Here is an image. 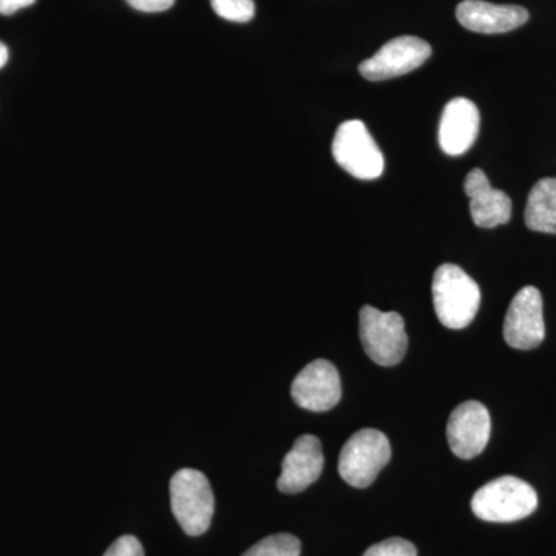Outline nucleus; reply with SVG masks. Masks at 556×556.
<instances>
[{
	"label": "nucleus",
	"instance_id": "nucleus-1",
	"mask_svg": "<svg viewBox=\"0 0 556 556\" xmlns=\"http://www.w3.org/2000/svg\"><path fill=\"white\" fill-rule=\"evenodd\" d=\"M433 305L439 321L448 329H464L477 317L481 289L456 265L439 266L433 276Z\"/></svg>",
	"mask_w": 556,
	"mask_h": 556
},
{
	"label": "nucleus",
	"instance_id": "nucleus-2",
	"mask_svg": "<svg viewBox=\"0 0 556 556\" xmlns=\"http://www.w3.org/2000/svg\"><path fill=\"white\" fill-rule=\"evenodd\" d=\"M538 507L532 485L515 477H501L482 485L471 500V510L486 522H515L530 517Z\"/></svg>",
	"mask_w": 556,
	"mask_h": 556
},
{
	"label": "nucleus",
	"instance_id": "nucleus-3",
	"mask_svg": "<svg viewBox=\"0 0 556 556\" xmlns=\"http://www.w3.org/2000/svg\"><path fill=\"white\" fill-rule=\"evenodd\" d=\"M172 511L189 536H200L211 527L215 500L207 478L193 468H181L170 479Z\"/></svg>",
	"mask_w": 556,
	"mask_h": 556
},
{
	"label": "nucleus",
	"instance_id": "nucleus-4",
	"mask_svg": "<svg viewBox=\"0 0 556 556\" xmlns=\"http://www.w3.org/2000/svg\"><path fill=\"white\" fill-rule=\"evenodd\" d=\"M390 457V441L382 431L372 428L356 431L340 452V477L351 486L365 489L376 481Z\"/></svg>",
	"mask_w": 556,
	"mask_h": 556
},
{
	"label": "nucleus",
	"instance_id": "nucleus-5",
	"mask_svg": "<svg viewBox=\"0 0 556 556\" xmlns=\"http://www.w3.org/2000/svg\"><path fill=\"white\" fill-rule=\"evenodd\" d=\"M332 156L343 170L364 181L379 178L386 169L383 153L361 119L340 124L332 141Z\"/></svg>",
	"mask_w": 556,
	"mask_h": 556
},
{
	"label": "nucleus",
	"instance_id": "nucleus-6",
	"mask_svg": "<svg viewBox=\"0 0 556 556\" xmlns=\"http://www.w3.org/2000/svg\"><path fill=\"white\" fill-rule=\"evenodd\" d=\"M362 345L372 362L382 367H393L407 353L408 336L401 314L383 313L372 306L361 309Z\"/></svg>",
	"mask_w": 556,
	"mask_h": 556
},
{
	"label": "nucleus",
	"instance_id": "nucleus-7",
	"mask_svg": "<svg viewBox=\"0 0 556 556\" xmlns=\"http://www.w3.org/2000/svg\"><path fill=\"white\" fill-rule=\"evenodd\" d=\"M546 338L543 298L535 287H526L515 295L504 320V339L515 350H535Z\"/></svg>",
	"mask_w": 556,
	"mask_h": 556
},
{
	"label": "nucleus",
	"instance_id": "nucleus-8",
	"mask_svg": "<svg viewBox=\"0 0 556 556\" xmlns=\"http://www.w3.org/2000/svg\"><path fill=\"white\" fill-rule=\"evenodd\" d=\"M431 56L430 43L416 36H401L387 42L369 60L362 62L358 72L368 80H387L407 75L426 64Z\"/></svg>",
	"mask_w": 556,
	"mask_h": 556
},
{
	"label": "nucleus",
	"instance_id": "nucleus-9",
	"mask_svg": "<svg viewBox=\"0 0 556 556\" xmlns=\"http://www.w3.org/2000/svg\"><path fill=\"white\" fill-rule=\"evenodd\" d=\"M292 399L299 407L309 412H328L342 397V383L331 362L317 358L299 372L291 387Z\"/></svg>",
	"mask_w": 556,
	"mask_h": 556
},
{
	"label": "nucleus",
	"instance_id": "nucleus-10",
	"mask_svg": "<svg viewBox=\"0 0 556 556\" xmlns=\"http://www.w3.org/2000/svg\"><path fill=\"white\" fill-rule=\"evenodd\" d=\"M492 420L489 409L477 401L457 405L450 415L447 439L450 448L460 459H473L489 444Z\"/></svg>",
	"mask_w": 556,
	"mask_h": 556
},
{
	"label": "nucleus",
	"instance_id": "nucleus-11",
	"mask_svg": "<svg viewBox=\"0 0 556 556\" xmlns=\"http://www.w3.org/2000/svg\"><path fill=\"white\" fill-rule=\"evenodd\" d=\"M324 452L318 438L303 434L292 445L281 464L277 486L283 493H300L320 478L324 470Z\"/></svg>",
	"mask_w": 556,
	"mask_h": 556
},
{
	"label": "nucleus",
	"instance_id": "nucleus-12",
	"mask_svg": "<svg viewBox=\"0 0 556 556\" xmlns=\"http://www.w3.org/2000/svg\"><path fill=\"white\" fill-rule=\"evenodd\" d=\"M481 116L475 102L455 98L445 105L439 123V146L450 156H460L477 141Z\"/></svg>",
	"mask_w": 556,
	"mask_h": 556
},
{
	"label": "nucleus",
	"instance_id": "nucleus-13",
	"mask_svg": "<svg viewBox=\"0 0 556 556\" xmlns=\"http://www.w3.org/2000/svg\"><path fill=\"white\" fill-rule=\"evenodd\" d=\"M456 17L467 30L482 35H501L522 27L529 21V11L518 5L464 0L457 5Z\"/></svg>",
	"mask_w": 556,
	"mask_h": 556
},
{
	"label": "nucleus",
	"instance_id": "nucleus-14",
	"mask_svg": "<svg viewBox=\"0 0 556 556\" xmlns=\"http://www.w3.org/2000/svg\"><path fill=\"white\" fill-rule=\"evenodd\" d=\"M464 189L470 200V212L478 228L492 229L511 218V200L503 190L493 189L485 172H468Z\"/></svg>",
	"mask_w": 556,
	"mask_h": 556
},
{
	"label": "nucleus",
	"instance_id": "nucleus-15",
	"mask_svg": "<svg viewBox=\"0 0 556 556\" xmlns=\"http://www.w3.org/2000/svg\"><path fill=\"white\" fill-rule=\"evenodd\" d=\"M525 219L530 230L556 233V178H543L533 186L527 199Z\"/></svg>",
	"mask_w": 556,
	"mask_h": 556
},
{
	"label": "nucleus",
	"instance_id": "nucleus-16",
	"mask_svg": "<svg viewBox=\"0 0 556 556\" xmlns=\"http://www.w3.org/2000/svg\"><path fill=\"white\" fill-rule=\"evenodd\" d=\"M302 544L291 533H277L258 541L241 556H300Z\"/></svg>",
	"mask_w": 556,
	"mask_h": 556
},
{
	"label": "nucleus",
	"instance_id": "nucleus-17",
	"mask_svg": "<svg viewBox=\"0 0 556 556\" xmlns=\"http://www.w3.org/2000/svg\"><path fill=\"white\" fill-rule=\"evenodd\" d=\"M212 9L223 20L230 22H249L254 17V0H211Z\"/></svg>",
	"mask_w": 556,
	"mask_h": 556
},
{
	"label": "nucleus",
	"instance_id": "nucleus-18",
	"mask_svg": "<svg viewBox=\"0 0 556 556\" xmlns=\"http://www.w3.org/2000/svg\"><path fill=\"white\" fill-rule=\"evenodd\" d=\"M362 556H417V548L407 540L390 538L369 547Z\"/></svg>",
	"mask_w": 556,
	"mask_h": 556
},
{
	"label": "nucleus",
	"instance_id": "nucleus-19",
	"mask_svg": "<svg viewBox=\"0 0 556 556\" xmlns=\"http://www.w3.org/2000/svg\"><path fill=\"white\" fill-rule=\"evenodd\" d=\"M104 556H144V548L138 538L124 535L105 551Z\"/></svg>",
	"mask_w": 556,
	"mask_h": 556
},
{
	"label": "nucleus",
	"instance_id": "nucleus-20",
	"mask_svg": "<svg viewBox=\"0 0 556 556\" xmlns=\"http://www.w3.org/2000/svg\"><path fill=\"white\" fill-rule=\"evenodd\" d=\"M131 9L142 11V13H160L174 7L175 0H126Z\"/></svg>",
	"mask_w": 556,
	"mask_h": 556
},
{
	"label": "nucleus",
	"instance_id": "nucleus-21",
	"mask_svg": "<svg viewBox=\"0 0 556 556\" xmlns=\"http://www.w3.org/2000/svg\"><path fill=\"white\" fill-rule=\"evenodd\" d=\"M36 0H0V14L3 16H10V14L16 13L22 9L33 5Z\"/></svg>",
	"mask_w": 556,
	"mask_h": 556
},
{
	"label": "nucleus",
	"instance_id": "nucleus-22",
	"mask_svg": "<svg viewBox=\"0 0 556 556\" xmlns=\"http://www.w3.org/2000/svg\"><path fill=\"white\" fill-rule=\"evenodd\" d=\"M9 49H7L5 43L0 42V68L5 67L7 62H9Z\"/></svg>",
	"mask_w": 556,
	"mask_h": 556
}]
</instances>
